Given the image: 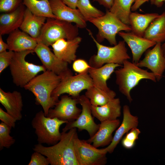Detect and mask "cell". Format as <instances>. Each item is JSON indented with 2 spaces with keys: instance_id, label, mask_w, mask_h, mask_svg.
Listing matches in <instances>:
<instances>
[{
  "instance_id": "obj_43",
  "label": "cell",
  "mask_w": 165,
  "mask_h": 165,
  "mask_svg": "<svg viewBox=\"0 0 165 165\" xmlns=\"http://www.w3.org/2000/svg\"><path fill=\"white\" fill-rule=\"evenodd\" d=\"M152 4H153L158 7H160L163 5L165 0H149Z\"/></svg>"
},
{
  "instance_id": "obj_9",
  "label": "cell",
  "mask_w": 165,
  "mask_h": 165,
  "mask_svg": "<svg viewBox=\"0 0 165 165\" xmlns=\"http://www.w3.org/2000/svg\"><path fill=\"white\" fill-rule=\"evenodd\" d=\"M76 156L79 165H105L107 163L105 148L98 149L87 142L79 139L78 135L75 140Z\"/></svg>"
},
{
  "instance_id": "obj_1",
  "label": "cell",
  "mask_w": 165,
  "mask_h": 165,
  "mask_svg": "<svg viewBox=\"0 0 165 165\" xmlns=\"http://www.w3.org/2000/svg\"><path fill=\"white\" fill-rule=\"evenodd\" d=\"M61 134V139L57 144L46 147L38 143L35 145L33 151L47 157L51 165H79L75 147V140L78 135L76 128Z\"/></svg>"
},
{
  "instance_id": "obj_23",
  "label": "cell",
  "mask_w": 165,
  "mask_h": 165,
  "mask_svg": "<svg viewBox=\"0 0 165 165\" xmlns=\"http://www.w3.org/2000/svg\"><path fill=\"white\" fill-rule=\"evenodd\" d=\"M93 116L100 122L117 119L121 115V106L119 98H114L102 106L91 105Z\"/></svg>"
},
{
  "instance_id": "obj_45",
  "label": "cell",
  "mask_w": 165,
  "mask_h": 165,
  "mask_svg": "<svg viewBox=\"0 0 165 165\" xmlns=\"http://www.w3.org/2000/svg\"></svg>"
},
{
  "instance_id": "obj_26",
  "label": "cell",
  "mask_w": 165,
  "mask_h": 165,
  "mask_svg": "<svg viewBox=\"0 0 165 165\" xmlns=\"http://www.w3.org/2000/svg\"><path fill=\"white\" fill-rule=\"evenodd\" d=\"M159 15L156 13L141 14L131 12L129 20L132 32L138 36L143 37L144 32L149 25Z\"/></svg>"
},
{
  "instance_id": "obj_22",
  "label": "cell",
  "mask_w": 165,
  "mask_h": 165,
  "mask_svg": "<svg viewBox=\"0 0 165 165\" xmlns=\"http://www.w3.org/2000/svg\"><path fill=\"white\" fill-rule=\"evenodd\" d=\"M26 6L22 3L13 11L0 15V35L9 34L20 28L23 22Z\"/></svg>"
},
{
  "instance_id": "obj_37",
  "label": "cell",
  "mask_w": 165,
  "mask_h": 165,
  "mask_svg": "<svg viewBox=\"0 0 165 165\" xmlns=\"http://www.w3.org/2000/svg\"><path fill=\"white\" fill-rule=\"evenodd\" d=\"M72 67L73 70L78 74L88 73L89 70L91 67L85 60L81 59L74 61Z\"/></svg>"
},
{
  "instance_id": "obj_4",
  "label": "cell",
  "mask_w": 165,
  "mask_h": 165,
  "mask_svg": "<svg viewBox=\"0 0 165 165\" xmlns=\"http://www.w3.org/2000/svg\"><path fill=\"white\" fill-rule=\"evenodd\" d=\"M71 23L57 19L47 18L36 39L38 43L49 46L59 39L71 40L77 37L78 27Z\"/></svg>"
},
{
  "instance_id": "obj_20",
  "label": "cell",
  "mask_w": 165,
  "mask_h": 165,
  "mask_svg": "<svg viewBox=\"0 0 165 165\" xmlns=\"http://www.w3.org/2000/svg\"><path fill=\"white\" fill-rule=\"evenodd\" d=\"M0 102L6 112L16 121L21 119L23 104L20 92L17 91L6 92L0 88Z\"/></svg>"
},
{
  "instance_id": "obj_7",
  "label": "cell",
  "mask_w": 165,
  "mask_h": 165,
  "mask_svg": "<svg viewBox=\"0 0 165 165\" xmlns=\"http://www.w3.org/2000/svg\"><path fill=\"white\" fill-rule=\"evenodd\" d=\"M87 30L95 43L97 50V54L92 56L89 60V64L91 67L98 68L104 64L108 63L121 65L123 64L124 61L130 59L124 40L119 41L113 47L106 46L97 42L90 30Z\"/></svg>"
},
{
  "instance_id": "obj_11",
  "label": "cell",
  "mask_w": 165,
  "mask_h": 165,
  "mask_svg": "<svg viewBox=\"0 0 165 165\" xmlns=\"http://www.w3.org/2000/svg\"><path fill=\"white\" fill-rule=\"evenodd\" d=\"M79 104L82 107V112L75 120L66 123L62 129V132H66L73 128H77L79 131L86 130L90 138L92 137L98 130L100 124H97L94 120L92 113L91 104L89 99L84 95L78 97Z\"/></svg>"
},
{
  "instance_id": "obj_41",
  "label": "cell",
  "mask_w": 165,
  "mask_h": 165,
  "mask_svg": "<svg viewBox=\"0 0 165 165\" xmlns=\"http://www.w3.org/2000/svg\"><path fill=\"white\" fill-rule=\"evenodd\" d=\"M149 0H136L132 6L131 11H134L136 10L142 4Z\"/></svg>"
},
{
  "instance_id": "obj_21",
  "label": "cell",
  "mask_w": 165,
  "mask_h": 165,
  "mask_svg": "<svg viewBox=\"0 0 165 165\" xmlns=\"http://www.w3.org/2000/svg\"><path fill=\"white\" fill-rule=\"evenodd\" d=\"M6 42L9 50L14 52L34 50L38 44L36 39L19 29L9 34Z\"/></svg>"
},
{
  "instance_id": "obj_24",
  "label": "cell",
  "mask_w": 165,
  "mask_h": 165,
  "mask_svg": "<svg viewBox=\"0 0 165 165\" xmlns=\"http://www.w3.org/2000/svg\"><path fill=\"white\" fill-rule=\"evenodd\" d=\"M120 66L117 64L108 63L98 68L91 67L88 73L92 80L94 86L104 90H110L107 86V81L115 68Z\"/></svg>"
},
{
  "instance_id": "obj_3",
  "label": "cell",
  "mask_w": 165,
  "mask_h": 165,
  "mask_svg": "<svg viewBox=\"0 0 165 165\" xmlns=\"http://www.w3.org/2000/svg\"><path fill=\"white\" fill-rule=\"evenodd\" d=\"M123 64V68L115 71L116 83L118 86L119 91L131 103L133 99L130 95V91L141 80L148 79L155 82L157 80L152 72L141 69L136 64L128 60L124 61Z\"/></svg>"
},
{
  "instance_id": "obj_40",
  "label": "cell",
  "mask_w": 165,
  "mask_h": 165,
  "mask_svg": "<svg viewBox=\"0 0 165 165\" xmlns=\"http://www.w3.org/2000/svg\"><path fill=\"white\" fill-rule=\"evenodd\" d=\"M66 5L73 9H76L78 0H61Z\"/></svg>"
},
{
  "instance_id": "obj_30",
  "label": "cell",
  "mask_w": 165,
  "mask_h": 165,
  "mask_svg": "<svg viewBox=\"0 0 165 165\" xmlns=\"http://www.w3.org/2000/svg\"><path fill=\"white\" fill-rule=\"evenodd\" d=\"M136 0H114L109 10L124 24L129 25V17L132 4Z\"/></svg>"
},
{
  "instance_id": "obj_13",
  "label": "cell",
  "mask_w": 165,
  "mask_h": 165,
  "mask_svg": "<svg viewBox=\"0 0 165 165\" xmlns=\"http://www.w3.org/2000/svg\"><path fill=\"white\" fill-rule=\"evenodd\" d=\"M79 104L78 98L67 95L62 96L53 108H50L47 116L56 118L67 123L75 120L79 116L82 109L77 106Z\"/></svg>"
},
{
  "instance_id": "obj_27",
  "label": "cell",
  "mask_w": 165,
  "mask_h": 165,
  "mask_svg": "<svg viewBox=\"0 0 165 165\" xmlns=\"http://www.w3.org/2000/svg\"><path fill=\"white\" fill-rule=\"evenodd\" d=\"M143 37L156 43L165 41V11L151 22Z\"/></svg>"
},
{
  "instance_id": "obj_36",
  "label": "cell",
  "mask_w": 165,
  "mask_h": 165,
  "mask_svg": "<svg viewBox=\"0 0 165 165\" xmlns=\"http://www.w3.org/2000/svg\"><path fill=\"white\" fill-rule=\"evenodd\" d=\"M41 153L35 151L31 156L28 165H48L50 164L48 158Z\"/></svg>"
},
{
  "instance_id": "obj_18",
  "label": "cell",
  "mask_w": 165,
  "mask_h": 165,
  "mask_svg": "<svg viewBox=\"0 0 165 165\" xmlns=\"http://www.w3.org/2000/svg\"><path fill=\"white\" fill-rule=\"evenodd\" d=\"M82 39L79 36L71 40L59 39L51 46L53 53L60 60L71 64L76 59V52Z\"/></svg>"
},
{
  "instance_id": "obj_8",
  "label": "cell",
  "mask_w": 165,
  "mask_h": 165,
  "mask_svg": "<svg viewBox=\"0 0 165 165\" xmlns=\"http://www.w3.org/2000/svg\"><path fill=\"white\" fill-rule=\"evenodd\" d=\"M89 21L98 29L96 40L99 43L105 39L111 45L115 46L117 44L116 39L117 34L122 31H131L130 26L123 23L108 10L103 16L91 19Z\"/></svg>"
},
{
  "instance_id": "obj_39",
  "label": "cell",
  "mask_w": 165,
  "mask_h": 165,
  "mask_svg": "<svg viewBox=\"0 0 165 165\" xmlns=\"http://www.w3.org/2000/svg\"><path fill=\"white\" fill-rule=\"evenodd\" d=\"M97 2L100 5L109 9H110L113 4L114 0H94Z\"/></svg>"
},
{
  "instance_id": "obj_17",
  "label": "cell",
  "mask_w": 165,
  "mask_h": 165,
  "mask_svg": "<svg viewBox=\"0 0 165 165\" xmlns=\"http://www.w3.org/2000/svg\"><path fill=\"white\" fill-rule=\"evenodd\" d=\"M99 128L92 137L86 140L98 148L108 145L112 142L113 132L119 126L120 122L118 119L100 122Z\"/></svg>"
},
{
  "instance_id": "obj_12",
  "label": "cell",
  "mask_w": 165,
  "mask_h": 165,
  "mask_svg": "<svg viewBox=\"0 0 165 165\" xmlns=\"http://www.w3.org/2000/svg\"><path fill=\"white\" fill-rule=\"evenodd\" d=\"M34 51L46 70L53 72L62 78L73 75L68 63L59 59L48 46L38 42Z\"/></svg>"
},
{
  "instance_id": "obj_2",
  "label": "cell",
  "mask_w": 165,
  "mask_h": 165,
  "mask_svg": "<svg viewBox=\"0 0 165 165\" xmlns=\"http://www.w3.org/2000/svg\"><path fill=\"white\" fill-rule=\"evenodd\" d=\"M62 78L53 72L46 70L35 77L24 87L34 94L36 104L41 106L46 116L49 110L59 100L53 97L52 94Z\"/></svg>"
},
{
  "instance_id": "obj_19",
  "label": "cell",
  "mask_w": 165,
  "mask_h": 165,
  "mask_svg": "<svg viewBox=\"0 0 165 165\" xmlns=\"http://www.w3.org/2000/svg\"><path fill=\"white\" fill-rule=\"evenodd\" d=\"M123 117L122 123L116 130L111 143L105 148L108 152L112 153L123 135L131 129L137 127L138 124V119L136 116L131 113L130 108L127 105L123 107Z\"/></svg>"
},
{
  "instance_id": "obj_14",
  "label": "cell",
  "mask_w": 165,
  "mask_h": 165,
  "mask_svg": "<svg viewBox=\"0 0 165 165\" xmlns=\"http://www.w3.org/2000/svg\"><path fill=\"white\" fill-rule=\"evenodd\" d=\"M161 45L160 43H156L152 49L147 51L144 58L136 64L139 67H145L150 69L158 81L161 79L165 70V58Z\"/></svg>"
},
{
  "instance_id": "obj_32",
  "label": "cell",
  "mask_w": 165,
  "mask_h": 165,
  "mask_svg": "<svg viewBox=\"0 0 165 165\" xmlns=\"http://www.w3.org/2000/svg\"><path fill=\"white\" fill-rule=\"evenodd\" d=\"M12 127L2 122L0 123V150L4 148H9L15 142L10 135Z\"/></svg>"
},
{
  "instance_id": "obj_31",
  "label": "cell",
  "mask_w": 165,
  "mask_h": 165,
  "mask_svg": "<svg viewBox=\"0 0 165 165\" xmlns=\"http://www.w3.org/2000/svg\"><path fill=\"white\" fill-rule=\"evenodd\" d=\"M77 7L86 21L102 16L105 14L93 6L90 0H78Z\"/></svg>"
},
{
  "instance_id": "obj_15",
  "label": "cell",
  "mask_w": 165,
  "mask_h": 165,
  "mask_svg": "<svg viewBox=\"0 0 165 165\" xmlns=\"http://www.w3.org/2000/svg\"><path fill=\"white\" fill-rule=\"evenodd\" d=\"M52 12L57 19L68 22L75 23L81 28L86 26V21L77 9L68 7L61 0H49Z\"/></svg>"
},
{
  "instance_id": "obj_38",
  "label": "cell",
  "mask_w": 165,
  "mask_h": 165,
  "mask_svg": "<svg viewBox=\"0 0 165 165\" xmlns=\"http://www.w3.org/2000/svg\"><path fill=\"white\" fill-rule=\"evenodd\" d=\"M0 119L2 122L6 125L12 127L14 128L15 123L17 121L12 116L4 111L0 108Z\"/></svg>"
},
{
  "instance_id": "obj_28",
  "label": "cell",
  "mask_w": 165,
  "mask_h": 165,
  "mask_svg": "<svg viewBox=\"0 0 165 165\" xmlns=\"http://www.w3.org/2000/svg\"><path fill=\"white\" fill-rule=\"evenodd\" d=\"M85 95L89 99L92 105L100 106L115 98L116 94L112 90L105 91L93 85L86 90Z\"/></svg>"
},
{
  "instance_id": "obj_44",
  "label": "cell",
  "mask_w": 165,
  "mask_h": 165,
  "mask_svg": "<svg viewBox=\"0 0 165 165\" xmlns=\"http://www.w3.org/2000/svg\"><path fill=\"white\" fill-rule=\"evenodd\" d=\"M161 48L163 56L165 58V41L163 44L161 45Z\"/></svg>"
},
{
  "instance_id": "obj_25",
  "label": "cell",
  "mask_w": 165,
  "mask_h": 165,
  "mask_svg": "<svg viewBox=\"0 0 165 165\" xmlns=\"http://www.w3.org/2000/svg\"><path fill=\"white\" fill-rule=\"evenodd\" d=\"M46 18L35 15L26 8L23 20L20 28L33 38L37 39Z\"/></svg>"
},
{
  "instance_id": "obj_10",
  "label": "cell",
  "mask_w": 165,
  "mask_h": 165,
  "mask_svg": "<svg viewBox=\"0 0 165 165\" xmlns=\"http://www.w3.org/2000/svg\"><path fill=\"white\" fill-rule=\"evenodd\" d=\"M92 80L88 73L70 75L62 78L53 91L52 96L58 99L62 94H67L73 97L78 98L81 92L93 86Z\"/></svg>"
},
{
  "instance_id": "obj_29",
  "label": "cell",
  "mask_w": 165,
  "mask_h": 165,
  "mask_svg": "<svg viewBox=\"0 0 165 165\" xmlns=\"http://www.w3.org/2000/svg\"><path fill=\"white\" fill-rule=\"evenodd\" d=\"M23 4L35 15L57 19L52 12L49 0H23Z\"/></svg>"
},
{
  "instance_id": "obj_16",
  "label": "cell",
  "mask_w": 165,
  "mask_h": 165,
  "mask_svg": "<svg viewBox=\"0 0 165 165\" xmlns=\"http://www.w3.org/2000/svg\"><path fill=\"white\" fill-rule=\"evenodd\" d=\"M118 34L130 48L132 53V62L135 64L139 62L145 51L156 43L132 32L126 33L120 31Z\"/></svg>"
},
{
  "instance_id": "obj_34",
  "label": "cell",
  "mask_w": 165,
  "mask_h": 165,
  "mask_svg": "<svg viewBox=\"0 0 165 165\" xmlns=\"http://www.w3.org/2000/svg\"><path fill=\"white\" fill-rule=\"evenodd\" d=\"M23 0H0V12H11L16 9L23 3Z\"/></svg>"
},
{
  "instance_id": "obj_33",
  "label": "cell",
  "mask_w": 165,
  "mask_h": 165,
  "mask_svg": "<svg viewBox=\"0 0 165 165\" xmlns=\"http://www.w3.org/2000/svg\"><path fill=\"white\" fill-rule=\"evenodd\" d=\"M141 131L137 127L131 129L122 138L121 144L123 146L127 149H130L135 146L136 141L138 139Z\"/></svg>"
},
{
  "instance_id": "obj_42",
  "label": "cell",
  "mask_w": 165,
  "mask_h": 165,
  "mask_svg": "<svg viewBox=\"0 0 165 165\" xmlns=\"http://www.w3.org/2000/svg\"><path fill=\"white\" fill-rule=\"evenodd\" d=\"M2 35H0V53L8 50V46L7 43L4 42L2 38Z\"/></svg>"
},
{
  "instance_id": "obj_6",
  "label": "cell",
  "mask_w": 165,
  "mask_h": 165,
  "mask_svg": "<svg viewBox=\"0 0 165 165\" xmlns=\"http://www.w3.org/2000/svg\"><path fill=\"white\" fill-rule=\"evenodd\" d=\"M67 122L57 118L46 116L42 111L37 112L31 122L35 130L38 143L53 145L61 139L62 134L59 131L61 126Z\"/></svg>"
},
{
  "instance_id": "obj_35",
  "label": "cell",
  "mask_w": 165,
  "mask_h": 165,
  "mask_svg": "<svg viewBox=\"0 0 165 165\" xmlns=\"http://www.w3.org/2000/svg\"><path fill=\"white\" fill-rule=\"evenodd\" d=\"M14 52L11 50L0 53V73L8 66L11 62Z\"/></svg>"
},
{
  "instance_id": "obj_5",
  "label": "cell",
  "mask_w": 165,
  "mask_h": 165,
  "mask_svg": "<svg viewBox=\"0 0 165 165\" xmlns=\"http://www.w3.org/2000/svg\"><path fill=\"white\" fill-rule=\"evenodd\" d=\"M34 52L33 50L14 52L9 65L13 83L16 86L24 88L40 72L46 70L43 65H37L25 60L27 55Z\"/></svg>"
}]
</instances>
